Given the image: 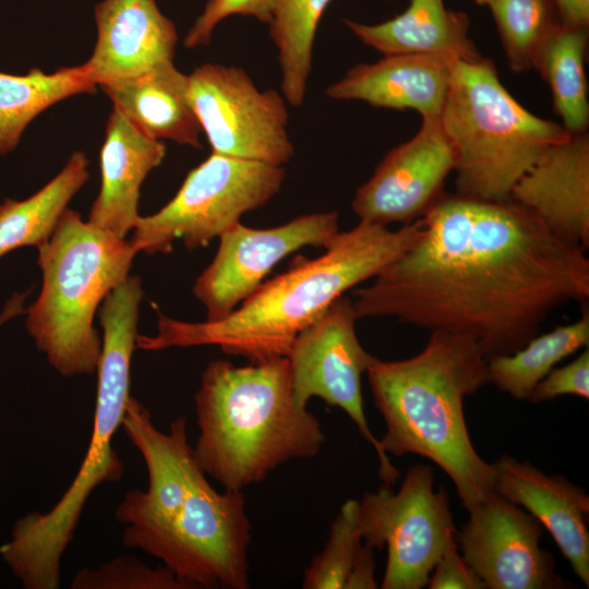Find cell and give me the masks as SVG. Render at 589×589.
<instances>
[{"instance_id": "obj_9", "label": "cell", "mask_w": 589, "mask_h": 589, "mask_svg": "<svg viewBox=\"0 0 589 589\" xmlns=\"http://www.w3.org/2000/svg\"><path fill=\"white\" fill-rule=\"evenodd\" d=\"M285 168L212 153L185 177L158 212L140 216L129 242L149 255L169 253L176 240L189 251L204 248L266 205L281 189Z\"/></svg>"}, {"instance_id": "obj_6", "label": "cell", "mask_w": 589, "mask_h": 589, "mask_svg": "<svg viewBox=\"0 0 589 589\" xmlns=\"http://www.w3.org/2000/svg\"><path fill=\"white\" fill-rule=\"evenodd\" d=\"M103 349L97 368V390L92 437L72 483L46 513L17 519L0 556L25 589H57L61 558L72 541L91 494L98 485L121 480L124 465L112 447L130 398V372L136 349L137 317L111 311L99 321Z\"/></svg>"}, {"instance_id": "obj_25", "label": "cell", "mask_w": 589, "mask_h": 589, "mask_svg": "<svg viewBox=\"0 0 589 589\" xmlns=\"http://www.w3.org/2000/svg\"><path fill=\"white\" fill-rule=\"evenodd\" d=\"M302 588H378L374 549L363 541L358 500L349 498L340 506L324 549L304 572Z\"/></svg>"}, {"instance_id": "obj_18", "label": "cell", "mask_w": 589, "mask_h": 589, "mask_svg": "<svg viewBox=\"0 0 589 589\" xmlns=\"http://www.w3.org/2000/svg\"><path fill=\"white\" fill-rule=\"evenodd\" d=\"M95 21L97 39L84 64L97 86L173 62L177 29L155 0H103Z\"/></svg>"}, {"instance_id": "obj_32", "label": "cell", "mask_w": 589, "mask_h": 589, "mask_svg": "<svg viewBox=\"0 0 589 589\" xmlns=\"http://www.w3.org/2000/svg\"><path fill=\"white\" fill-rule=\"evenodd\" d=\"M573 395L589 398V350L588 347L572 362L553 368L532 389L528 401L533 404Z\"/></svg>"}, {"instance_id": "obj_4", "label": "cell", "mask_w": 589, "mask_h": 589, "mask_svg": "<svg viewBox=\"0 0 589 589\" xmlns=\"http://www.w3.org/2000/svg\"><path fill=\"white\" fill-rule=\"evenodd\" d=\"M374 406L386 432V454H413L436 464L454 483L469 512L493 494L491 464L471 442L464 399L489 384L486 358L468 336L431 330L416 356L382 361L366 371Z\"/></svg>"}, {"instance_id": "obj_7", "label": "cell", "mask_w": 589, "mask_h": 589, "mask_svg": "<svg viewBox=\"0 0 589 589\" xmlns=\"http://www.w3.org/2000/svg\"><path fill=\"white\" fill-rule=\"evenodd\" d=\"M37 250L43 283L26 309V329L62 376L95 374L103 349L95 314L129 276L137 253L129 240L97 229L70 208Z\"/></svg>"}, {"instance_id": "obj_2", "label": "cell", "mask_w": 589, "mask_h": 589, "mask_svg": "<svg viewBox=\"0 0 589 589\" xmlns=\"http://www.w3.org/2000/svg\"><path fill=\"white\" fill-rule=\"evenodd\" d=\"M188 419L160 431L130 396L121 428L144 459L148 485L115 510L122 543L160 560L189 589L250 587L251 524L243 491H216L195 460Z\"/></svg>"}, {"instance_id": "obj_20", "label": "cell", "mask_w": 589, "mask_h": 589, "mask_svg": "<svg viewBox=\"0 0 589 589\" xmlns=\"http://www.w3.org/2000/svg\"><path fill=\"white\" fill-rule=\"evenodd\" d=\"M166 145L135 129L112 109L100 151V189L87 221L107 233L125 239L139 215L141 185L161 165Z\"/></svg>"}, {"instance_id": "obj_22", "label": "cell", "mask_w": 589, "mask_h": 589, "mask_svg": "<svg viewBox=\"0 0 589 589\" xmlns=\"http://www.w3.org/2000/svg\"><path fill=\"white\" fill-rule=\"evenodd\" d=\"M364 45L387 55H441L455 60L481 58L469 37L470 20L446 8L444 0H409L407 9L377 24L345 20Z\"/></svg>"}, {"instance_id": "obj_19", "label": "cell", "mask_w": 589, "mask_h": 589, "mask_svg": "<svg viewBox=\"0 0 589 589\" xmlns=\"http://www.w3.org/2000/svg\"><path fill=\"white\" fill-rule=\"evenodd\" d=\"M454 60L441 55H387L376 62L351 67L325 94L335 100L413 110L422 119L440 118Z\"/></svg>"}, {"instance_id": "obj_26", "label": "cell", "mask_w": 589, "mask_h": 589, "mask_svg": "<svg viewBox=\"0 0 589 589\" xmlns=\"http://www.w3.org/2000/svg\"><path fill=\"white\" fill-rule=\"evenodd\" d=\"M588 27L560 22L546 40L536 70L548 83L555 112L569 133L587 132L588 83L585 56Z\"/></svg>"}, {"instance_id": "obj_14", "label": "cell", "mask_w": 589, "mask_h": 589, "mask_svg": "<svg viewBox=\"0 0 589 589\" xmlns=\"http://www.w3.org/2000/svg\"><path fill=\"white\" fill-rule=\"evenodd\" d=\"M468 513L456 541L485 589L569 587L541 548L544 528L530 513L494 493Z\"/></svg>"}, {"instance_id": "obj_17", "label": "cell", "mask_w": 589, "mask_h": 589, "mask_svg": "<svg viewBox=\"0 0 589 589\" xmlns=\"http://www.w3.org/2000/svg\"><path fill=\"white\" fill-rule=\"evenodd\" d=\"M493 493L525 508L553 537L575 575L589 586V496L562 476L504 455L493 464Z\"/></svg>"}, {"instance_id": "obj_8", "label": "cell", "mask_w": 589, "mask_h": 589, "mask_svg": "<svg viewBox=\"0 0 589 589\" xmlns=\"http://www.w3.org/2000/svg\"><path fill=\"white\" fill-rule=\"evenodd\" d=\"M440 122L455 156L456 194L492 202L509 200L524 172L570 134L519 104L484 57L453 61Z\"/></svg>"}, {"instance_id": "obj_30", "label": "cell", "mask_w": 589, "mask_h": 589, "mask_svg": "<svg viewBox=\"0 0 589 589\" xmlns=\"http://www.w3.org/2000/svg\"><path fill=\"white\" fill-rule=\"evenodd\" d=\"M72 589H189L169 568L147 566L133 555H121L96 567L81 568Z\"/></svg>"}, {"instance_id": "obj_12", "label": "cell", "mask_w": 589, "mask_h": 589, "mask_svg": "<svg viewBox=\"0 0 589 589\" xmlns=\"http://www.w3.org/2000/svg\"><path fill=\"white\" fill-rule=\"evenodd\" d=\"M352 298L341 296L299 333L288 354L291 386L298 405L321 398L340 408L375 449L378 476L392 485L399 470L371 432L364 413L361 377L377 359L360 344Z\"/></svg>"}, {"instance_id": "obj_23", "label": "cell", "mask_w": 589, "mask_h": 589, "mask_svg": "<svg viewBox=\"0 0 589 589\" xmlns=\"http://www.w3.org/2000/svg\"><path fill=\"white\" fill-rule=\"evenodd\" d=\"M88 165L83 152H74L36 193L0 203V257L21 247L37 248L51 237L69 203L87 182Z\"/></svg>"}, {"instance_id": "obj_11", "label": "cell", "mask_w": 589, "mask_h": 589, "mask_svg": "<svg viewBox=\"0 0 589 589\" xmlns=\"http://www.w3.org/2000/svg\"><path fill=\"white\" fill-rule=\"evenodd\" d=\"M188 96L214 153L281 167L293 156L284 95L259 89L243 69L202 64Z\"/></svg>"}, {"instance_id": "obj_24", "label": "cell", "mask_w": 589, "mask_h": 589, "mask_svg": "<svg viewBox=\"0 0 589 589\" xmlns=\"http://www.w3.org/2000/svg\"><path fill=\"white\" fill-rule=\"evenodd\" d=\"M97 85L86 65L64 67L52 73L32 69L26 74L0 72V156L12 152L27 125L52 105Z\"/></svg>"}, {"instance_id": "obj_15", "label": "cell", "mask_w": 589, "mask_h": 589, "mask_svg": "<svg viewBox=\"0 0 589 589\" xmlns=\"http://www.w3.org/2000/svg\"><path fill=\"white\" fill-rule=\"evenodd\" d=\"M455 168L440 118H423L417 133L385 154L351 202L361 221L402 226L422 218L445 194Z\"/></svg>"}, {"instance_id": "obj_27", "label": "cell", "mask_w": 589, "mask_h": 589, "mask_svg": "<svg viewBox=\"0 0 589 589\" xmlns=\"http://www.w3.org/2000/svg\"><path fill=\"white\" fill-rule=\"evenodd\" d=\"M589 313L577 321L534 336L509 354L486 359L489 384L515 399H528L534 386L563 359L588 347Z\"/></svg>"}, {"instance_id": "obj_13", "label": "cell", "mask_w": 589, "mask_h": 589, "mask_svg": "<svg viewBox=\"0 0 589 589\" xmlns=\"http://www.w3.org/2000/svg\"><path fill=\"white\" fill-rule=\"evenodd\" d=\"M338 232L336 212L305 214L265 229L238 223L225 231L213 261L192 287L206 310V321L231 313L286 256L305 247L324 248Z\"/></svg>"}, {"instance_id": "obj_31", "label": "cell", "mask_w": 589, "mask_h": 589, "mask_svg": "<svg viewBox=\"0 0 589 589\" xmlns=\"http://www.w3.org/2000/svg\"><path fill=\"white\" fill-rule=\"evenodd\" d=\"M277 0H208L201 15L193 23L183 39V46L193 49L207 46L215 27L224 19L240 14L253 16L269 24Z\"/></svg>"}, {"instance_id": "obj_29", "label": "cell", "mask_w": 589, "mask_h": 589, "mask_svg": "<svg viewBox=\"0 0 589 589\" xmlns=\"http://www.w3.org/2000/svg\"><path fill=\"white\" fill-rule=\"evenodd\" d=\"M505 58L515 72L537 68L546 40L561 22L552 0H491Z\"/></svg>"}, {"instance_id": "obj_28", "label": "cell", "mask_w": 589, "mask_h": 589, "mask_svg": "<svg viewBox=\"0 0 589 589\" xmlns=\"http://www.w3.org/2000/svg\"><path fill=\"white\" fill-rule=\"evenodd\" d=\"M329 1L277 0L269 35L278 52L281 94L293 107L304 101L315 33Z\"/></svg>"}, {"instance_id": "obj_36", "label": "cell", "mask_w": 589, "mask_h": 589, "mask_svg": "<svg viewBox=\"0 0 589 589\" xmlns=\"http://www.w3.org/2000/svg\"><path fill=\"white\" fill-rule=\"evenodd\" d=\"M478 5H488L491 0H473Z\"/></svg>"}, {"instance_id": "obj_34", "label": "cell", "mask_w": 589, "mask_h": 589, "mask_svg": "<svg viewBox=\"0 0 589 589\" xmlns=\"http://www.w3.org/2000/svg\"><path fill=\"white\" fill-rule=\"evenodd\" d=\"M561 22L574 26H589V0H552Z\"/></svg>"}, {"instance_id": "obj_35", "label": "cell", "mask_w": 589, "mask_h": 589, "mask_svg": "<svg viewBox=\"0 0 589 589\" xmlns=\"http://www.w3.org/2000/svg\"><path fill=\"white\" fill-rule=\"evenodd\" d=\"M28 293L29 291L15 292L10 297V299L4 303L2 311L0 312V327L8 323L10 320L26 312L24 303Z\"/></svg>"}, {"instance_id": "obj_5", "label": "cell", "mask_w": 589, "mask_h": 589, "mask_svg": "<svg viewBox=\"0 0 589 589\" xmlns=\"http://www.w3.org/2000/svg\"><path fill=\"white\" fill-rule=\"evenodd\" d=\"M196 462L225 490L243 491L279 466L316 456L318 419L297 404L288 358L237 366L207 363L194 394Z\"/></svg>"}, {"instance_id": "obj_10", "label": "cell", "mask_w": 589, "mask_h": 589, "mask_svg": "<svg viewBox=\"0 0 589 589\" xmlns=\"http://www.w3.org/2000/svg\"><path fill=\"white\" fill-rule=\"evenodd\" d=\"M433 485V469L414 465L397 492L384 483L359 501L363 541L374 550L387 549L383 589L426 586L444 550L456 540L448 494Z\"/></svg>"}, {"instance_id": "obj_3", "label": "cell", "mask_w": 589, "mask_h": 589, "mask_svg": "<svg viewBox=\"0 0 589 589\" xmlns=\"http://www.w3.org/2000/svg\"><path fill=\"white\" fill-rule=\"evenodd\" d=\"M422 218L390 230L359 220L338 232L317 257L303 259L264 281L218 321L187 322L158 313L157 332L137 335L136 348L217 346L250 363L287 358L300 332L347 290L374 278L419 238Z\"/></svg>"}, {"instance_id": "obj_21", "label": "cell", "mask_w": 589, "mask_h": 589, "mask_svg": "<svg viewBox=\"0 0 589 589\" xmlns=\"http://www.w3.org/2000/svg\"><path fill=\"white\" fill-rule=\"evenodd\" d=\"M135 129L154 140L202 148V127L188 96V74L173 62L98 85Z\"/></svg>"}, {"instance_id": "obj_16", "label": "cell", "mask_w": 589, "mask_h": 589, "mask_svg": "<svg viewBox=\"0 0 589 589\" xmlns=\"http://www.w3.org/2000/svg\"><path fill=\"white\" fill-rule=\"evenodd\" d=\"M509 200L531 212L558 237L589 245V135L548 147L514 184Z\"/></svg>"}, {"instance_id": "obj_1", "label": "cell", "mask_w": 589, "mask_h": 589, "mask_svg": "<svg viewBox=\"0 0 589 589\" xmlns=\"http://www.w3.org/2000/svg\"><path fill=\"white\" fill-rule=\"evenodd\" d=\"M589 299L585 249L507 200L444 194L417 241L353 290L358 318L395 317L473 339L485 358L533 338L558 306Z\"/></svg>"}, {"instance_id": "obj_33", "label": "cell", "mask_w": 589, "mask_h": 589, "mask_svg": "<svg viewBox=\"0 0 589 589\" xmlns=\"http://www.w3.org/2000/svg\"><path fill=\"white\" fill-rule=\"evenodd\" d=\"M430 589H485L481 579L452 541L434 565L428 581Z\"/></svg>"}]
</instances>
